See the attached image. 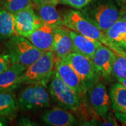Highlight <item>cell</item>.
<instances>
[{
    "mask_svg": "<svg viewBox=\"0 0 126 126\" xmlns=\"http://www.w3.org/2000/svg\"><path fill=\"white\" fill-rule=\"evenodd\" d=\"M64 26L82 35L100 42L116 54L126 56L123 48L109 39L106 34L96 25L88 20L78 11L70 10L66 12L63 17Z\"/></svg>",
    "mask_w": 126,
    "mask_h": 126,
    "instance_id": "6da1fadb",
    "label": "cell"
},
{
    "mask_svg": "<svg viewBox=\"0 0 126 126\" xmlns=\"http://www.w3.org/2000/svg\"><path fill=\"white\" fill-rule=\"evenodd\" d=\"M119 12L111 0H92L81 13L105 33L119 19Z\"/></svg>",
    "mask_w": 126,
    "mask_h": 126,
    "instance_id": "7a4b0ae2",
    "label": "cell"
},
{
    "mask_svg": "<svg viewBox=\"0 0 126 126\" xmlns=\"http://www.w3.org/2000/svg\"><path fill=\"white\" fill-rule=\"evenodd\" d=\"M49 92L52 98L62 108L75 113L84 111L83 98L61 79L56 70L51 77Z\"/></svg>",
    "mask_w": 126,
    "mask_h": 126,
    "instance_id": "3957f363",
    "label": "cell"
},
{
    "mask_svg": "<svg viewBox=\"0 0 126 126\" xmlns=\"http://www.w3.org/2000/svg\"><path fill=\"white\" fill-rule=\"evenodd\" d=\"M5 45L12 64L20 65L26 69L45 53L34 46L27 38L19 35L12 36Z\"/></svg>",
    "mask_w": 126,
    "mask_h": 126,
    "instance_id": "277c9868",
    "label": "cell"
},
{
    "mask_svg": "<svg viewBox=\"0 0 126 126\" xmlns=\"http://www.w3.org/2000/svg\"><path fill=\"white\" fill-rule=\"evenodd\" d=\"M56 57L52 50L46 51L28 67L20 77V84H42L45 86L51 79Z\"/></svg>",
    "mask_w": 126,
    "mask_h": 126,
    "instance_id": "5b68a950",
    "label": "cell"
},
{
    "mask_svg": "<svg viewBox=\"0 0 126 126\" xmlns=\"http://www.w3.org/2000/svg\"><path fill=\"white\" fill-rule=\"evenodd\" d=\"M46 86L42 84H31L19 96V108L23 111H34L50 106V97Z\"/></svg>",
    "mask_w": 126,
    "mask_h": 126,
    "instance_id": "8992f818",
    "label": "cell"
},
{
    "mask_svg": "<svg viewBox=\"0 0 126 126\" xmlns=\"http://www.w3.org/2000/svg\"><path fill=\"white\" fill-rule=\"evenodd\" d=\"M71 65L87 88L97 82L100 73L94 65L92 60L73 52L63 59Z\"/></svg>",
    "mask_w": 126,
    "mask_h": 126,
    "instance_id": "52a82bcc",
    "label": "cell"
},
{
    "mask_svg": "<svg viewBox=\"0 0 126 126\" xmlns=\"http://www.w3.org/2000/svg\"><path fill=\"white\" fill-rule=\"evenodd\" d=\"M15 22L16 34L28 38L43 23L32 7H28L14 14Z\"/></svg>",
    "mask_w": 126,
    "mask_h": 126,
    "instance_id": "ba28073f",
    "label": "cell"
},
{
    "mask_svg": "<svg viewBox=\"0 0 126 126\" xmlns=\"http://www.w3.org/2000/svg\"><path fill=\"white\" fill-rule=\"evenodd\" d=\"M55 68L61 79L82 98H84L88 91L87 86L70 64L64 59L56 58Z\"/></svg>",
    "mask_w": 126,
    "mask_h": 126,
    "instance_id": "9c48e42d",
    "label": "cell"
},
{
    "mask_svg": "<svg viewBox=\"0 0 126 126\" xmlns=\"http://www.w3.org/2000/svg\"><path fill=\"white\" fill-rule=\"evenodd\" d=\"M89 102L94 113L102 119H106L111 105L110 95L103 83H96L88 88Z\"/></svg>",
    "mask_w": 126,
    "mask_h": 126,
    "instance_id": "30bf717a",
    "label": "cell"
},
{
    "mask_svg": "<svg viewBox=\"0 0 126 126\" xmlns=\"http://www.w3.org/2000/svg\"><path fill=\"white\" fill-rule=\"evenodd\" d=\"M52 51L57 59H63L74 52L73 43L70 29L64 26L54 28Z\"/></svg>",
    "mask_w": 126,
    "mask_h": 126,
    "instance_id": "8fae6325",
    "label": "cell"
},
{
    "mask_svg": "<svg viewBox=\"0 0 126 126\" xmlns=\"http://www.w3.org/2000/svg\"><path fill=\"white\" fill-rule=\"evenodd\" d=\"M54 32V28L43 23L27 39L42 51H50L52 50Z\"/></svg>",
    "mask_w": 126,
    "mask_h": 126,
    "instance_id": "7c38bea8",
    "label": "cell"
},
{
    "mask_svg": "<svg viewBox=\"0 0 126 126\" xmlns=\"http://www.w3.org/2000/svg\"><path fill=\"white\" fill-rule=\"evenodd\" d=\"M115 54L111 49L101 44L96 50L92 61L103 76L108 77L112 72Z\"/></svg>",
    "mask_w": 126,
    "mask_h": 126,
    "instance_id": "4fadbf2b",
    "label": "cell"
},
{
    "mask_svg": "<svg viewBox=\"0 0 126 126\" xmlns=\"http://www.w3.org/2000/svg\"><path fill=\"white\" fill-rule=\"evenodd\" d=\"M110 97L116 117L126 124V88L119 82L113 85Z\"/></svg>",
    "mask_w": 126,
    "mask_h": 126,
    "instance_id": "5bb4252c",
    "label": "cell"
},
{
    "mask_svg": "<svg viewBox=\"0 0 126 126\" xmlns=\"http://www.w3.org/2000/svg\"><path fill=\"white\" fill-rule=\"evenodd\" d=\"M70 34L73 43L74 52L92 59L97 47L102 43L70 29Z\"/></svg>",
    "mask_w": 126,
    "mask_h": 126,
    "instance_id": "9a60e30c",
    "label": "cell"
},
{
    "mask_svg": "<svg viewBox=\"0 0 126 126\" xmlns=\"http://www.w3.org/2000/svg\"><path fill=\"white\" fill-rule=\"evenodd\" d=\"M45 124L53 126H70L77 121L71 113L63 108L55 107L45 113L42 118Z\"/></svg>",
    "mask_w": 126,
    "mask_h": 126,
    "instance_id": "2e32d148",
    "label": "cell"
},
{
    "mask_svg": "<svg viewBox=\"0 0 126 126\" xmlns=\"http://www.w3.org/2000/svg\"><path fill=\"white\" fill-rule=\"evenodd\" d=\"M26 68L12 64L8 70L0 74V92H11L20 85V77Z\"/></svg>",
    "mask_w": 126,
    "mask_h": 126,
    "instance_id": "e0dca14e",
    "label": "cell"
},
{
    "mask_svg": "<svg viewBox=\"0 0 126 126\" xmlns=\"http://www.w3.org/2000/svg\"><path fill=\"white\" fill-rule=\"evenodd\" d=\"M37 13L43 23L54 28L64 26L63 18H61L56 8L52 4L37 5Z\"/></svg>",
    "mask_w": 126,
    "mask_h": 126,
    "instance_id": "ac0fdd59",
    "label": "cell"
},
{
    "mask_svg": "<svg viewBox=\"0 0 126 126\" xmlns=\"http://www.w3.org/2000/svg\"><path fill=\"white\" fill-rule=\"evenodd\" d=\"M18 108V100L11 92H0V117L12 119Z\"/></svg>",
    "mask_w": 126,
    "mask_h": 126,
    "instance_id": "d6986e66",
    "label": "cell"
},
{
    "mask_svg": "<svg viewBox=\"0 0 126 126\" xmlns=\"http://www.w3.org/2000/svg\"><path fill=\"white\" fill-rule=\"evenodd\" d=\"M16 34L14 15L0 8V40H7Z\"/></svg>",
    "mask_w": 126,
    "mask_h": 126,
    "instance_id": "ffe728a7",
    "label": "cell"
},
{
    "mask_svg": "<svg viewBox=\"0 0 126 126\" xmlns=\"http://www.w3.org/2000/svg\"><path fill=\"white\" fill-rule=\"evenodd\" d=\"M107 37L120 46L126 47V22L122 19L117 21L105 33Z\"/></svg>",
    "mask_w": 126,
    "mask_h": 126,
    "instance_id": "44dd1931",
    "label": "cell"
},
{
    "mask_svg": "<svg viewBox=\"0 0 126 126\" xmlns=\"http://www.w3.org/2000/svg\"><path fill=\"white\" fill-rule=\"evenodd\" d=\"M0 2L4 9L13 15L33 6L32 0H0Z\"/></svg>",
    "mask_w": 126,
    "mask_h": 126,
    "instance_id": "7402d4cb",
    "label": "cell"
},
{
    "mask_svg": "<svg viewBox=\"0 0 126 126\" xmlns=\"http://www.w3.org/2000/svg\"><path fill=\"white\" fill-rule=\"evenodd\" d=\"M112 72L116 78H126V56L115 54Z\"/></svg>",
    "mask_w": 126,
    "mask_h": 126,
    "instance_id": "603a6c76",
    "label": "cell"
},
{
    "mask_svg": "<svg viewBox=\"0 0 126 126\" xmlns=\"http://www.w3.org/2000/svg\"><path fill=\"white\" fill-rule=\"evenodd\" d=\"M92 0H59V2L68 5L76 9H82L89 4Z\"/></svg>",
    "mask_w": 126,
    "mask_h": 126,
    "instance_id": "cb8c5ba5",
    "label": "cell"
},
{
    "mask_svg": "<svg viewBox=\"0 0 126 126\" xmlns=\"http://www.w3.org/2000/svg\"><path fill=\"white\" fill-rule=\"evenodd\" d=\"M11 65V59L9 54H0V74L8 70Z\"/></svg>",
    "mask_w": 126,
    "mask_h": 126,
    "instance_id": "d4e9b609",
    "label": "cell"
},
{
    "mask_svg": "<svg viewBox=\"0 0 126 126\" xmlns=\"http://www.w3.org/2000/svg\"><path fill=\"white\" fill-rule=\"evenodd\" d=\"M37 5L52 4L57 5L59 3V0H33Z\"/></svg>",
    "mask_w": 126,
    "mask_h": 126,
    "instance_id": "484cf974",
    "label": "cell"
},
{
    "mask_svg": "<svg viewBox=\"0 0 126 126\" xmlns=\"http://www.w3.org/2000/svg\"><path fill=\"white\" fill-rule=\"evenodd\" d=\"M119 19L126 22V3L122 7L119 12Z\"/></svg>",
    "mask_w": 126,
    "mask_h": 126,
    "instance_id": "4316f807",
    "label": "cell"
},
{
    "mask_svg": "<svg viewBox=\"0 0 126 126\" xmlns=\"http://www.w3.org/2000/svg\"><path fill=\"white\" fill-rule=\"evenodd\" d=\"M7 123H8V122H7V119H6V118L0 117V126L7 125Z\"/></svg>",
    "mask_w": 126,
    "mask_h": 126,
    "instance_id": "83f0119b",
    "label": "cell"
},
{
    "mask_svg": "<svg viewBox=\"0 0 126 126\" xmlns=\"http://www.w3.org/2000/svg\"><path fill=\"white\" fill-rule=\"evenodd\" d=\"M117 80L120 83H121V84L123 85L124 87L126 88V78H125V79L119 78V79H117Z\"/></svg>",
    "mask_w": 126,
    "mask_h": 126,
    "instance_id": "f1b7e54d",
    "label": "cell"
},
{
    "mask_svg": "<svg viewBox=\"0 0 126 126\" xmlns=\"http://www.w3.org/2000/svg\"><path fill=\"white\" fill-rule=\"evenodd\" d=\"M119 1H120V2L123 3V4H124L126 3V0H119Z\"/></svg>",
    "mask_w": 126,
    "mask_h": 126,
    "instance_id": "f546056e",
    "label": "cell"
}]
</instances>
